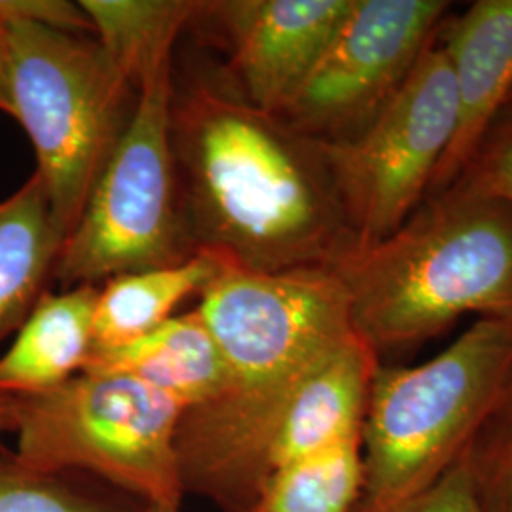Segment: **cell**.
<instances>
[{"label": "cell", "mask_w": 512, "mask_h": 512, "mask_svg": "<svg viewBox=\"0 0 512 512\" xmlns=\"http://www.w3.org/2000/svg\"><path fill=\"white\" fill-rule=\"evenodd\" d=\"M439 44L452 67L458 126L425 198L458 181L478 143L512 93V0H478L440 25Z\"/></svg>", "instance_id": "11"}, {"label": "cell", "mask_w": 512, "mask_h": 512, "mask_svg": "<svg viewBox=\"0 0 512 512\" xmlns=\"http://www.w3.org/2000/svg\"><path fill=\"white\" fill-rule=\"evenodd\" d=\"M222 264L198 255L177 266L114 275L97 287L93 353L128 346L175 317L190 296H200Z\"/></svg>", "instance_id": "16"}, {"label": "cell", "mask_w": 512, "mask_h": 512, "mask_svg": "<svg viewBox=\"0 0 512 512\" xmlns=\"http://www.w3.org/2000/svg\"><path fill=\"white\" fill-rule=\"evenodd\" d=\"M353 0H207L192 23L222 38L228 82L256 109L279 114L325 54Z\"/></svg>", "instance_id": "10"}, {"label": "cell", "mask_w": 512, "mask_h": 512, "mask_svg": "<svg viewBox=\"0 0 512 512\" xmlns=\"http://www.w3.org/2000/svg\"><path fill=\"white\" fill-rule=\"evenodd\" d=\"M148 512H181V509H175V511H156V509H150Z\"/></svg>", "instance_id": "26"}, {"label": "cell", "mask_w": 512, "mask_h": 512, "mask_svg": "<svg viewBox=\"0 0 512 512\" xmlns=\"http://www.w3.org/2000/svg\"><path fill=\"white\" fill-rule=\"evenodd\" d=\"M173 84L171 65L137 93L128 126L63 243L54 277L63 291L177 266L196 255L171 148Z\"/></svg>", "instance_id": "7"}, {"label": "cell", "mask_w": 512, "mask_h": 512, "mask_svg": "<svg viewBox=\"0 0 512 512\" xmlns=\"http://www.w3.org/2000/svg\"><path fill=\"white\" fill-rule=\"evenodd\" d=\"M454 184L512 203V109L499 112Z\"/></svg>", "instance_id": "21"}, {"label": "cell", "mask_w": 512, "mask_h": 512, "mask_svg": "<svg viewBox=\"0 0 512 512\" xmlns=\"http://www.w3.org/2000/svg\"><path fill=\"white\" fill-rule=\"evenodd\" d=\"M456 126L452 67L435 40L359 137L321 145L359 249L393 234L420 207Z\"/></svg>", "instance_id": "8"}, {"label": "cell", "mask_w": 512, "mask_h": 512, "mask_svg": "<svg viewBox=\"0 0 512 512\" xmlns=\"http://www.w3.org/2000/svg\"><path fill=\"white\" fill-rule=\"evenodd\" d=\"M65 243L37 173L0 202V342L48 293Z\"/></svg>", "instance_id": "15"}, {"label": "cell", "mask_w": 512, "mask_h": 512, "mask_svg": "<svg viewBox=\"0 0 512 512\" xmlns=\"http://www.w3.org/2000/svg\"><path fill=\"white\" fill-rule=\"evenodd\" d=\"M18 427V397L0 393V435L16 433Z\"/></svg>", "instance_id": "23"}, {"label": "cell", "mask_w": 512, "mask_h": 512, "mask_svg": "<svg viewBox=\"0 0 512 512\" xmlns=\"http://www.w3.org/2000/svg\"><path fill=\"white\" fill-rule=\"evenodd\" d=\"M171 148L196 255L272 274L334 270L359 249L321 145L228 80L173 84Z\"/></svg>", "instance_id": "1"}, {"label": "cell", "mask_w": 512, "mask_h": 512, "mask_svg": "<svg viewBox=\"0 0 512 512\" xmlns=\"http://www.w3.org/2000/svg\"><path fill=\"white\" fill-rule=\"evenodd\" d=\"M148 511H150V509H148Z\"/></svg>", "instance_id": "27"}, {"label": "cell", "mask_w": 512, "mask_h": 512, "mask_svg": "<svg viewBox=\"0 0 512 512\" xmlns=\"http://www.w3.org/2000/svg\"><path fill=\"white\" fill-rule=\"evenodd\" d=\"M93 35L139 90L173 65L175 42L198 12L196 0H80Z\"/></svg>", "instance_id": "17"}, {"label": "cell", "mask_w": 512, "mask_h": 512, "mask_svg": "<svg viewBox=\"0 0 512 512\" xmlns=\"http://www.w3.org/2000/svg\"><path fill=\"white\" fill-rule=\"evenodd\" d=\"M476 495L484 512H512V408L471 448Z\"/></svg>", "instance_id": "20"}, {"label": "cell", "mask_w": 512, "mask_h": 512, "mask_svg": "<svg viewBox=\"0 0 512 512\" xmlns=\"http://www.w3.org/2000/svg\"><path fill=\"white\" fill-rule=\"evenodd\" d=\"M97 287L46 293L0 357V393L37 395L86 370L93 353Z\"/></svg>", "instance_id": "14"}, {"label": "cell", "mask_w": 512, "mask_h": 512, "mask_svg": "<svg viewBox=\"0 0 512 512\" xmlns=\"http://www.w3.org/2000/svg\"><path fill=\"white\" fill-rule=\"evenodd\" d=\"M219 344L226 382L186 410L177 433L184 492L247 512L262 459L298 385L353 332L346 287L332 268L245 272L222 266L196 306Z\"/></svg>", "instance_id": "2"}, {"label": "cell", "mask_w": 512, "mask_h": 512, "mask_svg": "<svg viewBox=\"0 0 512 512\" xmlns=\"http://www.w3.org/2000/svg\"><path fill=\"white\" fill-rule=\"evenodd\" d=\"M512 408V317H482L423 365H380L363 425L355 512H387L456 463Z\"/></svg>", "instance_id": "4"}, {"label": "cell", "mask_w": 512, "mask_h": 512, "mask_svg": "<svg viewBox=\"0 0 512 512\" xmlns=\"http://www.w3.org/2000/svg\"><path fill=\"white\" fill-rule=\"evenodd\" d=\"M10 116L25 129L55 222L73 232L128 126L137 92L97 38L27 18L0 0Z\"/></svg>", "instance_id": "5"}, {"label": "cell", "mask_w": 512, "mask_h": 512, "mask_svg": "<svg viewBox=\"0 0 512 512\" xmlns=\"http://www.w3.org/2000/svg\"><path fill=\"white\" fill-rule=\"evenodd\" d=\"M471 448L435 482L387 512H484L476 495Z\"/></svg>", "instance_id": "22"}, {"label": "cell", "mask_w": 512, "mask_h": 512, "mask_svg": "<svg viewBox=\"0 0 512 512\" xmlns=\"http://www.w3.org/2000/svg\"><path fill=\"white\" fill-rule=\"evenodd\" d=\"M0 512H148L147 505L99 495L69 475L40 473L0 444Z\"/></svg>", "instance_id": "19"}, {"label": "cell", "mask_w": 512, "mask_h": 512, "mask_svg": "<svg viewBox=\"0 0 512 512\" xmlns=\"http://www.w3.org/2000/svg\"><path fill=\"white\" fill-rule=\"evenodd\" d=\"M0 112L10 116V101H8V93H6L4 65H2V18H0Z\"/></svg>", "instance_id": "24"}, {"label": "cell", "mask_w": 512, "mask_h": 512, "mask_svg": "<svg viewBox=\"0 0 512 512\" xmlns=\"http://www.w3.org/2000/svg\"><path fill=\"white\" fill-rule=\"evenodd\" d=\"M503 109H512V93H511V97H509V101H507V105H505V107H503Z\"/></svg>", "instance_id": "25"}, {"label": "cell", "mask_w": 512, "mask_h": 512, "mask_svg": "<svg viewBox=\"0 0 512 512\" xmlns=\"http://www.w3.org/2000/svg\"><path fill=\"white\" fill-rule=\"evenodd\" d=\"M363 482L361 440L346 442L279 469L247 512H355Z\"/></svg>", "instance_id": "18"}, {"label": "cell", "mask_w": 512, "mask_h": 512, "mask_svg": "<svg viewBox=\"0 0 512 512\" xmlns=\"http://www.w3.org/2000/svg\"><path fill=\"white\" fill-rule=\"evenodd\" d=\"M334 272L353 332L378 357L416 348L467 313L512 317V203L452 184Z\"/></svg>", "instance_id": "3"}, {"label": "cell", "mask_w": 512, "mask_h": 512, "mask_svg": "<svg viewBox=\"0 0 512 512\" xmlns=\"http://www.w3.org/2000/svg\"><path fill=\"white\" fill-rule=\"evenodd\" d=\"M86 370L135 378L184 412L211 401L226 382L222 351L196 308L177 313L128 346L95 353Z\"/></svg>", "instance_id": "13"}, {"label": "cell", "mask_w": 512, "mask_h": 512, "mask_svg": "<svg viewBox=\"0 0 512 512\" xmlns=\"http://www.w3.org/2000/svg\"><path fill=\"white\" fill-rule=\"evenodd\" d=\"M378 368L380 357L351 334L311 370L285 406L266 446L262 486L291 463L361 440Z\"/></svg>", "instance_id": "12"}, {"label": "cell", "mask_w": 512, "mask_h": 512, "mask_svg": "<svg viewBox=\"0 0 512 512\" xmlns=\"http://www.w3.org/2000/svg\"><path fill=\"white\" fill-rule=\"evenodd\" d=\"M184 408L135 378L84 370L18 397L16 458L40 473H90L156 511L181 507Z\"/></svg>", "instance_id": "6"}, {"label": "cell", "mask_w": 512, "mask_h": 512, "mask_svg": "<svg viewBox=\"0 0 512 512\" xmlns=\"http://www.w3.org/2000/svg\"><path fill=\"white\" fill-rule=\"evenodd\" d=\"M444 0H353L325 54L277 116L319 145L359 137L437 40Z\"/></svg>", "instance_id": "9"}]
</instances>
